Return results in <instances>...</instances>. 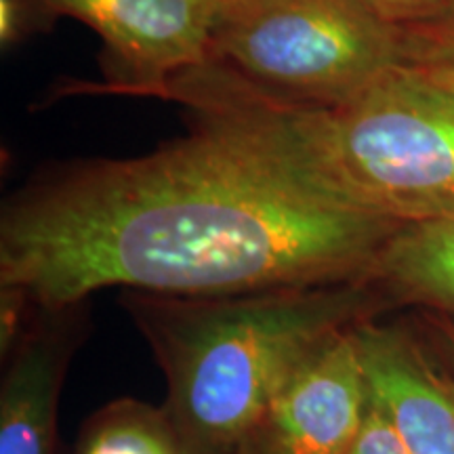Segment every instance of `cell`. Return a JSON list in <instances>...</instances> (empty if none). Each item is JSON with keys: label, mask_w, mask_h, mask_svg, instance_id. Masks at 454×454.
Listing matches in <instances>:
<instances>
[{"label": "cell", "mask_w": 454, "mask_h": 454, "mask_svg": "<svg viewBox=\"0 0 454 454\" xmlns=\"http://www.w3.org/2000/svg\"><path fill=\"white\" fill-rule=\"evenodd\" d=\"M435 325H438L442 343H444V348H446L448 377H450V383H452V387H454V320H452V317L440 316Z\"/></svg>", "instance_id": "5bb4252c"}, {"label": "cell", "mask_w": 454, "mask_h": 454, "mask_svg": "<svg viewBox=\"0 0 454 454\" xmlns=\"http://www.w3.org/2000/svg\"><path fill=\"white\" fill-rule=\"evenodd\" d=\"M74 454H192L160 406L114 400L82 425Z\"/></svg>", "instance_id": "30bf717a"}, {"label": "cell", "mask_w": 454, "mask_h": 454, "mask_svg": "<svg viewBox=\"0 0 454 454\" xmlns=\"http://www.w3.org/2000/svg\"><path fill=\"white\" fill-rule=\"evenodd\" d=\"M158 99L340 211L394 223L454 215V90L395 66L339 104H297L204 61Z\"/></svg>", "instance_id": "7a4b0ae2"}, {"label": "cell", "mask_w": 454, "mask_h": 454, "mask_svg": "<svg viewBox=\"0 0 454 454\" xmlns=\"http://www.w3.org/2000/svg\"><path fill=\"white\" fill-rule=\"evenodd\" d=\"M207 61L274 98L328 106L400 66V34L354 0H221Z\"/></svg>", "instance_id": "277c9868"}, {"label": "cell", "mask_w": 454, "mask_h": 454, "mask_svg": "<svg viewBox=\"0 0 454 454\" xmlns=\"http://www.w3.org/2000/svg\"><path fill=\"white\" fill-rule=\"evenodd\" d=\"M368 391L408 454H454V387L419 340L374 317L356 326Z\"/></svg>", "instance_id": "ba28073f"}, {"label": "cell", "mask_w": 454, "mask_h": 454, "mask_svg": "<svg viewBox=\"0 0 454 454\" xmlns=\"http://www.w3.org/2000/svg\"><path fill=\"white\" fill-rule=\"evenodd\" d=\"M371 278L391 301L454 320V215L397 227L374 259Z\"/></svg>", "instance_id": "9c48e42d"}, {"label": "cell", "mask_w": 454, "mask_h": 454, "mask_svg": "<svg viewBox=\"0 0 454 454\" xmlns=\"http://www.w3.org/2000/svg\"><path fill=\"white\" fill-rule=\"evenodd\" d=\"M36 21L74 17L104 41V84L89 93L158 98L207 61L221 0H27Z\"/></svg>", "instance_id": "5b68a950"}, {"label": "cell", "mask_w": 454, "mask_h": 454, "mask_svg": "<svg viewBox=\"0 0 454 454\" xmlns=\"http://www.w3.org/2000/svg\"><path fill=\"white\" fill-rule=\"evenodd\" d=\"M89 331L87 301L30 308L3 343L0 454H57L59 397Z\"/></svg>", "instance_id": "52a82bcc"}, {"label": "cell", "mask_w": 454, "mask_h": 454, "mask_svg": "<svg viewBox=\"0 0 454 454\" xmlns=\"http://www.w3.org/2000/svg\"><path fill=\"white\" fill-rule=\"evenodd\" d=\"M351 454H408L394 423L372 395Z\"/></svg>", "instance_id": "4fadbf2b"}, {"label": "cell", "mask_w": 454, "mask_h": 454, "mask_svg": "<svg viewBox=\"0 0 454 454\" xmlns=\"http://www.w3.org/2000/svg\"><path fill=\"white\" fill-rule=\"evenodd\" d=\"M400 225L333 208L192 127L124 160L38 173L0 215V297L66 308L104 288L219 297L371 278Z\"/></svg>", "instance_id": "6da1fadb"}, {"label": "cell", "mask_w": 454, "mask_h": 454, "mask_svg": "<svg viewBox=\"0 0 454 454\" xmlns=\"http://www.w3.org/2000/svg\"><path fill=\"white\" fill-rule=\"evenodd\" d=\"M354 3L397 30L427 24L454 9V0H354Z\"/></svg>", "instance_id": "7c38bea8"}, {"label": "cell", "mask_w": 454, "mask_h": 454, "mask_svg": "<svg viewBox=\"0 0 454 454\" xmlns=\"http://www.w3.org/2000/svg\"><path fill=\"white\" fill-rule=\"evenodd\" d=\"M389 299L372 278L219 297L127 291L122 303L167 377V411L192 454L242 435L317 351ZM391 301V299H389Z\"/></svg>", "instance_id": "3957f363"}, {"label": "cell", "mask_w": 454, "mask_h": 454, "mask_svg": "<svg viewBox=\"0 0 454 454\" xmlns=\"http://www.w3.org/2000/svg\"><path fill=\"white\" fill-rule=\"evenodd\" d=\"M400 66L454 90V9L411 27H400Z\"/></svg>", "instance_id": "8fae6325"}, {"label": "cell", "mask_w": 454, "mask_h": 454, "mask_svg": "<svg viewBox=\"0 0 454 454\" xmlns=\"http://www.w3.org/2000/svg\"><path fill=\"white\" fill-rule=\"evenodd\" d=\"M371 391L356 328L320 349L263 408L236 454H351Z\"/></svg>", "instance_id": "8992f818"}]
</instances>
